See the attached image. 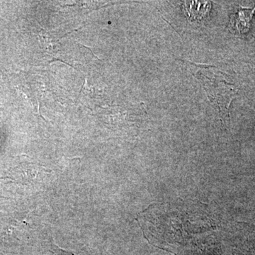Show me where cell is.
<instances>
[{
    "label": "cell",
    "mask_w": 255,
    "mask_h": 255,
    "mask_svg": "<svg viewBox=\"0 0 255 255\" xmlns=\"http://www.w3.org/2000/svg\"><path fill=\"white\" fill-rule=\"evenodd\" d=\"M253 10L241 9L238 10L231 16L229 27L235 33L244 34L249 31L251 28L252 17H253Z\"/></svg>",
    "instance_id": "6da1fadb"
},
{
    "label": "cell",
    "mask_w": 255,
    "mask_h": 255,
    "mask_svg": "<svg viewBox=\"0 0 255 255\" xmlns=\"http://www.w3.org/2000/svg\"><path fill=\"white\" fill-rule=\"evenodd\" d=\"M183 6L189 16L194 19H200L209 14L211 4L209 1H184Z\"/></svg>",
    "instance_id": "7a4b0ae2"
}]
</instances>
